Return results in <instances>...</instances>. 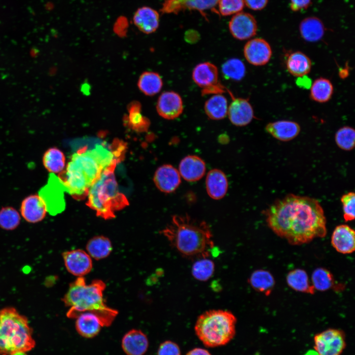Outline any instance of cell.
<instances>
[{
  "label": "cell",
  "mask_w": 355,
  "mask_h": 355,
  "mask_svg": "<svg viewBox=\"0 0 355 355\" xmlns=\"http://www.w3.org/2000/svg\"><path fill=\"white\" fill-rule=\"evenodd\" d=\"M248 280L254 289L267 296L270 295L275 285V280L272 275L269 271L263 269L254 271Z\"/></svg>",
  "instance_id": "obj_31"
},
{
  "label": "cell",
  "mask_w": 355,
  "mask_h": 355,
  "mask_svg": "<svg viewBox=\"0 0 355 355\" xmlns=\"http://www.w3.org/2000/svg\"><path fill=\"white\" fill-rule=\"evenodd\" d=\"M118 163L116 159L113 160L91 186L87 194L86 205L105 219L114 218L115 212L129 205L125 195L119 191L115 178L114 170Z\"/></svg>",
  "instance_id": "obj_5"
},
{
  "label": "cell",
  "mask_w": 355,
  "mask_h": 355,
  "mask_svg": "<svg viewBox=\"0 0 355 355\" xmlns=\"http://www.w3.org/2000/svg\"><path fill=\"white\" fill-rule=\"evenodd\" d=\"M314 343L318 355H341L346 346V335L341 329L329 328L316 334Z\"/></svg>",
  "instance_id": "obj_9"
},
{
  "label": "cell",
  "mask_w": 355,
  "mask_h": 355,
  "mask_svg": "<svg viewBox=\"0 0 355 355\" xmlns=\"http://www.w3.org/2000/svg\"><path fill=\"white\" fill-rule=\"evenodd\" d=\"M42 162L44 167L51 174H60L65 169V155L57 147L47 149L43 155Z\"/></svg>",
  "instance_id": "obj_29"
},
{
  "label": "cell",
  "mask_w": 355,
  "mask_h": 355,
  "mask_svg": "<svg viewBox=\"0 0 355 355\" xmlns=\"http://www.w3.org/2000/svg\"><path fill=\"white\" fill-rule=\"evenodd\" d=\"M228 180L224 173L218 169L211 170L206 177V187L209 196L215 200L222 198L228 189Z\"/></svg>",
  "instance_id": "obj_25"
},
{
  "label": "cell",
  "mask_w": 355,
  "mask_h": 355,
  "mask_svg": "<svg viewBox=\"0 0 355 355\" xmlns=\"http://www.w3.org/2000/svg\"><path fill=\"white\" fill-rule=\"evenodd\" d=\"M156 109L162 118L168 120L174 119L178 117L183 111L182 99L175 92H164L158 98Z\"/></svg>",
  "instance_id": "obj_17"
},
{
  "label": "cell",
  "mask_w": 355,
  "mask_h": 355,
  "mask_svg": "<svg viewBox=\"0 0 355 355\" xmlns=\"http://www.w3.org/2000/svg\"><path fill=\"white\" fill-rule=\"evenodd\" d=\"M222 71L225 77L234 80H240L245 76L246 67L243 62L238 59H231L222 66Z\"/></svg>",
  "instance_id": "obj_38"
},
{
  "label": "cell",
  "mask_w": 355,
  "mask_h": 355,
  "mask_svg": "<svg viewBox=\"0 0 355 355\" xmlns=\"http://www.w3.org/2000/svg\"><path fill=\"white\" fill-rule=\"evenodd\" d=\"M204 161L196 155H188L183 158L179 165V173L187 181L193 182L201 179L205 175Z\"/></svg>",
  "instance_id": "obj_22"
},
{
  "label": "cell",
  "mask_w": 355,
  "mask_h": 355,
  "mask_svg": "<svg viewBox=\"0 0 355 355\" xmlns=\"http://www.w3.org/2000/svg\"><path fill=\"white\" fill-rule=\"evenodd\" d=\"M219 0H165L161 11L165 14H175L185 10H196L203 14L204 11L214 10Z\"/></svg>",
  "instance_id": "obj_12"
},
{
  "label": "cell",
  "mask_w": 355,
  "mask_h": 355,
  "mask_svg": "<svg viewBox=\"0 0 355 355\" xmlns=\"http://www.w3.org/2000/svg\"><path fill=\"white\" fill-rule=\"evenodd\" d=\"M312 282L315 289L321 291L328 290L335 285L331 273L323 268H318L313 271Z\"/></svg>",
  "instance_id": "obj_35"
},
{
  "label": "cell",
  "mask_w": 355,
  "mask_h": 355,
  "mask_svg": "<svg viewBox=\"0 0 355 355\" xmlns=\"http://www.w3.org/2000/svg\"><path fill=\"white\" fill-rule=\"evenodd\" d=\"M13 355H25V354L24 353H17V354H14Z\"/></svg>",
  "instance_id": "obj_50"
},
{
  "label": "cell",
  "mask_w": 355,
  "mask_h": 355,
  "mask_svg": "<svg viewBox=\"0 0 355 355\" xmlns=\"http://www.w3.org/2000/svg\"><path fill=\"white\" fill-rule=\"evenodd\" d=\"M157 355H181V352L178 344L168 340L160 345L157 351Z\"/></svg>",
  "instance_id": "obj_43"
},
{
  "label": "cell",
  "mask_w": 355,
  "mask_h": 355,
  "mask_svg": "<svg viewBox=\"0 0 355 355\" xmlns=\"http://www.w3.org/2000/svg\"><path fill=\"white\" fill-rule=\"evenodd\" d=\"M318 355L317 353L316 352H314L313 351H310L308 352L305 355Z\"/></svg>",
  "instance_id": "obj_49"
},
{
  "label": "cell",
  "mask_w": 355,
  "mask_h": 355,
  "mask_svg": "<svg viewBox=\"0 0 355 355\" xmlns=\"http://www.w3.org/2000/svg\"><path fill=\"white\" fill-rule=\"evenodd\" d=\"M289 1L290 9L295 12L306 9L312 3V0H289Z\"/></svg>",
  "instance_id": "obj_44"
},
{
  "label": "cell",
  "mask_w": 355,
  "mask_h": 355,
  "mask_svg": "<svg viewBox=\"0 0 355 355\" xmlns=\"http://www.w3.org/2000/svg\"><path fill=\"white\" fill-rule=\"evenodd\" d=\"M228 104L226 98L222 94H215L205 103V111L213 120L223 119L227 115Z\"/></svg>",
  "instance_id": "obj_28"
},
{
  "label": "cell",
  "mask_w": 355,
  "mask_h": 355,
  "mask_svg": "<svg viewBox=\"0 0 355 355\" xmlns=\"http://www.w3.org/2000/svg\"><path fill=\"white\" fill-rule=\"evenodd\" d=\"M170 244L181 255L208 257L214 247L209 225L187 215H175L161 231Z\"/></svg>",
  "instance_id": "obj_3"
},
{
  "label": "cell",
  "mask_w": 355,
  "mask_h": 355,
  "mask_svg": "<svg viewBox=\"0 0 355 355\" xmlns=\"http://www.w3.org/2000/svg\"><path fill=\"white\" fill-rule=\"evenodd\" d=\"M139 104H134L129 108V125L134 130L139 132L146 131L150 124L149 120L140 112Z\"/></svg>",
  "instance_id": "obj_40"
},
{
  "label": "cell",
  "mask_w": 355,
  "mask_h": 355,
  "mask_svg": "<svg viewBox=\"0 0 355 355\" xmlns=\"http://www.w3.org/2000/svg\"><path fill=\"white\" fill-rule=\"evenodd\" d=\"M65 266L68 271L78 277L89 273L92 269L91 256L81 249L66 251L62 253Z\"/></svg>",
  "instance_id": "obj_14"
},
{
  "label": "cell",
  "mask_w": 355,
  "mask_h": 355,
  "mask_svg": "<svg viewBox=\"0 0 355 355\" xmlns=\"http://www.w3.org/2000/svg\"><path fill=\"white\" fill-rule=\"evenodd\" d=\"M349 75L348 69H342L339 71V76L342 78H345Z\"/></svg>",
  "instance_id": "obj_48"
},
{
  "label": "cell",
  "mask_w": 355,
  "mask_h": 355,
  "mask_svg": "<svg viewBox=\"0 0 355 355\" xmlns=\"http://www.w3.org/2000/svg\"><path fill=\"white\" fill-rule=\"evenodd\" d=\"M133 22L142 32L149 34L154 32L159 25V14L151 7L143 6L138 8L134 13Z\"/></svg>",
  "instance_id": "obj_23"
},
{
  "label": "cell",
  "mask_w": 355,
  "mask_h": 355,
  "mask_svg": "<svg viewBox=\"0 0 355 355\" xmlns=\"http://www.w3.org/2000/svg\"><path fill=\"white\" fill-rule=\"evenodd\" d=\"M263 213L268 227L292 245L324 237L327 232L324 211L316 199L293 194L277 200Z\"/></svg>",
  "instance_id": "obj_1"
},
{
  "label": "cell",
  "mask_w": 355,
  "mask_h": 355,
  "mask_svg": "<svg viewBox=\"0 0 355 355\" xmlns=\"http://www.w3.org/2000/svg\"><path fill=\"white\" fill-rule=\"evenodd\" d=\"M299 32L305 40L315 42L321 39L325 32V27L319 18L310 16L304 19L299 25Z\"/></svg>",
  "instance_id": "obj_27"
},
{
  "label": "cell",
  "mask_w": 355,
  "mask_h": 355,
  "mask_svg": "<svg viewBox=\"0 0 355 355\" xmlns=\"http://www.w3.org/2000/svg\"><path fill=\"white\" fill-rule=\"evenodd\" d=\"M310 96L315 102L324 103L329 101L333 94L332 82L327 78L320 77L316 79L310 87Z\"/></svg>",
  "instance_id": "obj_33"
},
{
  "label": "cell",
  "mask_w": 355,
  "mask_h": 355,
  "mask_svg": "<svg viewBox=\"0 0 355 355\" xmlns=\"http://www.w3.org/2000/svg\"><path fill=\"white\" fill-rule=\"evenodd\" d=\"M226 91L232 98L227 111L230 121L236 126L247 125L254 117L253 109L248 99L235 97L228 89Z\"/></svg>",
  "instance_id": "obj_15"
},
{
  "label": "cell",
  "mask_w": 355,
  "mask_h": 355,
  "mask_svg": "<svg viewBox=\"0 0 355 355\" xmlns=\"http://www.w3.org/2000/svg\"><path fill=\"white\" fill-rule=\"evenodd\" d=\"M64 187L58 177L51 174L47 183L38 194L44 200L47 212L52 215L61 213L65 208Z\"/></svg>",
  "instance_id": "obj_10"
},
{
  "label": "cell",
  "mask_w": 355,
  "mask_h": 355,
  "mask_svg": "<svg viewBox=\"0 0 355 355\" xmlns=\"http://www.w3.org/2000/svg\"><path fill=\"white\" fill-rule=\"evenodd\" d=\"M245 5L253 10H261L268 4L269 0H244Z\"/></svg>",
  "instance_id": "obj_45"
},
{
  "label": "cell",
  "mask_w": 355,
  "mask_h": 355,
  "mask_svg": "<svg viewBox=\"0 0 355 355\" xmlns=\"http://www.w3.org/2000/svg\"><path fill=\"white\" fill-rule=\"evenodd\" d=\"M36 342L28 319L14 308L0 310V354L13 355L32 350Z\"/></svg>",
  "instance_id": "obj_6"
},
{
  "label": "cell",
  "mask_w": 355,
  "mask_h": 355,
  "mask_svg": "<svg viewBox=\"0 0 355 355\" xmlns=\"http://www.w3.org/2000/svg\"><path fill=\"white\" fill-rule=\"evenodd\" d=\"M186 355H211L206 349L196 348L189 351Z\"/></svg>",
  "instance_id": "obj_47"
},
{
  "label": "cell",
  "mask_w": 355,
  "mask_h": 355,
  "mask_svg": "<svg viewBox=\"0 0 355 355\" xmlns=\"http://www.w3.org/2000/svg\"><path fill=\"white\" fill-rule=\"evenodd\" d=\"M265 130L274 138L282 142H287L299 135L300 126L296 122L281 120L268 123L265 126Z\"/></svg>",
  "instance_id": "obj_21"
},
{
  "label": "cell",
  "mask_w": 355,
  "mask_h": 355,
  "mask_svg": "<svg viewBox=\"0 0 355 355\" xmlns=\"http://www.w3.org/2000/svg\"><path fill=\"white\" fill-rule=\"evenodd\" d=\"M214 271L213 262L208 257L200 258L193 264L191 273L193 277L200 281H206L211 278Z\"/></svg>",
  "instance_id": "obj_36"
},
{
  "label": "cell",
  "mask_w": 355,
  "mask_h": 355,
  "mask_svg": "<svg viewBox=\"0 0 355 355\" xmlns=\"http://www.w3.org/2000/svg\"><path fill=\"white\" fill-rule=\"evenodd\" d=\"M288 285L295 291L314 294L315 288L310 283L306 272L301 269H295L290 271L286 276Z\"/></svg>",
  "instance_id": "obj_32"
},
{
  "label": "cell",
  "mask_w": 355,
  "mask_h": 355,
  "mask_svg": "<svg viewBox=\"0 0 355 355\" xmlns=\"http://www.w3.org/2000/svg\"><path fill=\"white\" fill-rule=\"evenodd\" d=\"M333 247L343 254L353 252L355 248V232L354 229L346 224L337 226L331 238Z\"/></svg>",
  "instance_id": "obj_19"
},
{
  "label": "cell",
  "mask_w": 355,
  "mask_h": 355,
  "mask_svg": "<svg viewBox=\"0 0 355 355\" xmlns=\"http://www.w3.org/2000/svg\"><path fill=\"white\" fill-rule=\"evenodd\" d=\"M244 0H219L218 11L222 16H229L242 11L244 6Z\"/></svg>",
  "instance_id": "obj_41"
},
{
  "label": "cell",
  "mask_w": 355,
  "mask_h": 355,
  "mask_svg": "<svg viewBox=\"0 0 355 355\" xmlns=\"http://www.w3.org/2000/svg\"><path fill=\"white\" fill-rule=\"evenodd\" d=\"M115 159L111 150L101 144L82 147L73 153L58 176L65 191L76 200L84 199L91 186Z\"/></svg>",
  "instance_id": "obj_2"
},
{
  "label": "cell",
  "mask_w": 355,
  "mask_h": 355,
  "mask_svg": "<svg viewBox=\"0 0 355 355\" xmlns=\"http://www.w3.org/2000/svg\"><path fill=\"white\" fill-rule=\"evenodd\" d=\"M335 141L337 146L341 149L352 150L355 145V129L347 126L340 128L335 133Z\"/></svg>",
  "instance_id": "obj_39"
},
{
  "label": "cell",
  "mask_w": 355,
  "mask_h": 355,
  "mask_svg": "<svg viewBox=\"0 0 355 355\" xmlns=\"http://www.w3.org/2000/svg\"><path fill=\"white\" fill-rule=\"evenodd\" d=\"M229 29L236 39L241 40L250 39L257 33V22L251 14L241 11L231 18L229 23Z\"/></svg>",
  "instance_id": "obj_11"
},
{
  "label": "cell",
  "mask_w": 355,
  "mask_h": 355,
  "mask_svg": "<svg viewBox=\"0 0 355 355\" xmlns=\"http://www.w3.org/2000/svg\"><path fill=\"white\" fill-rule=\"evenodd\" d=\"M296 84L298 86L304 89H309L312 84V80L306 75L298 77L296 80Z\"/></svg>",
  "instance_id": "obj_46"
},
{
  "label": "cell",
  "mask_w": 355,
  "mask_h": 355,
  "mask_svg": "<svg viewBox=\"0 0 355 355\" xmlns=\"http://www.w3.org/2000/svg\"><path fill=\"white\" fill-rule=\"evenodd\" d=\"M192 76L194 82L202 89V95L222 94L227 89L219 82L217 67L210 62L196 65Z\"/></svg>",
  "instance_id": "obj_8"
},
{
  "label": "cell",
  "mask_w": 355,
  "mask_h": 355,
  "mask_svg": "<svg viewBox=\"0 0 355 355\" xmlns=\"http://www.w3.org/2000/svg\"><path fill=\"white\" fill-rule=\"evenodd\" d=\"M237 319L231 312L210 310L200 315L194 330L198 338L207 347L224 346L230 342L236 333Z\"/></svg>",
  "instance_id": "obj_7"
},
{
  "label": "cell",
  "mask_w": 355,
  "mask_h": 355,
  "mask_svg": "<svg viewBox=\"0 0 355 355\" xmlns=\"http://www.w3.org/2000/svg\"><path fill=\"white\" fill-rule=\"evenodd\" d=\"M21 215L13 207L7 206L0 209V227L6 230H13L20 224Z\"/></svg>",
  "instance_id": "obj_37"
},
{
  "label": "cell",
  "mask_w": 355,
  "mask_h": 355,
  "mask_svg": "<svg viewBox=\"0 0 355 355\" xmlns=\"http://www.w3.org/2000/svg\"><path fill=\"white\" fill-rule=\"evenodd\" d=\"M75 319L76 331L80 336L86 338L96 336L104 326L98 317L91 312L80 313Z\"/></svg>",
  "instance_id": "obj_24"
},
{
  "label": "cell",
  "mask_w": 355,
  "mask_h": 355,
  "mask_svg": "<svg viewBox=\"0 0 355 355\" xmlns=\"http://www.w3.org/2000/svg\"><path fill=\"white\" fill-rule=\"evenodd\" d=\"M247 61L255 66H264L270 60L272 51L270 44L264 39L257 37L249 40L244 48Z\"/></svg>",
  "instance_id": "obj_13"
},
{
  "label": "cell",
  "mask_w": 355,
  "mask_h": 355,
  "mask_svg": "<svg viewBox=\"0 0 355 355\" xmlns=\"http://www.w3.org/2000/svg\"><path fill=\"white\" fill-rule=\"evenodd\" d=\"M343 206V217L345 221H350L355 219V194L350 192L343 195L341 198Z\"/></svg>",
  "instance_id": "obj_42"
},
{
  "label": "cell",
  "mask_w": 355,
  "mask_h": 355,
  "mask_svg": "<svg viewBox=\"0 0 355 355\" xmlns=\"http://www.w3.org/2000/svg\"></svg>",
  "instance_id": "obj_51"
},
{
  "label": "cell",
  "mask_w": 355,
  "mask_h": 355,
  "mask_svg": "<svg viewBox=\"0 0 355 355\" xmlns=\"http://www.w3.org/2000/svg\"><path fill=\"white\" fill-rule=\"evenodd\" d=\"M149 345L147 336L141 330L132 329L123 336L121 341L123 351L127 355H143Z\"/></svg>",
  "instance_id": "obj_20"
},
{
  "label": "cell",
  "mask_w": 355,
  "mask_h": 355,
  "mask_svg": "<svg viewBox=\"0 0 355 355\" xmlns=\"http://www.w3.org/2000/svg\"><path fill=\"white\" fill-rule=\"evenodd\" d=\"M105 283L95 280L87 284L83 277H78L69 286L62 299L69 307L67 316L75 319L80 313L89 312L96 315L104 326H110L118 314V311L106 304L104 298Z\"/></svg>",
  "instance_id": "obj_4"
},
{
  "label": "cell",
  "mask_w": 355,
  "mask_h": 355,
  "mask_svg": "<svg viewBox=\"0 0 355 355\" xmlns=\"http://www.w3.org/2000/svg\"><path fill=\"white\" fill-rule=\"evenodd\" d=\"M285 62L288 72L297 77L307 75L312 68V62L310 58L299 51L289 53Z\"/></svg>",
  "instance_id": "obj_26"
},
{
  "label": "cell",
  "mask_w": 355,
  "mask_h": 355,
  "mask_svg": "<svg viewBox=\"0 0 355 355\" xmlns=\"http://www.w3.org/2000/svg\"><path fill=\"white\" fill-rule=\"evenodd\" d=\"M153 180L158 189L164 193H169L175 191L179 186L180 175L173 166L166 164L157 169Z\"/></svg>",
  "instance_id": "obj_18"
},
{
  "label": "cell",
  "mask_w": 355,
  "mask_h": 355,
  "mask_svg": "<svg viewBox=\"0 0 355 355\" xmlns=\"http://www.w3.org/2000/svg\"><path fill=\"white\" fill-rule=\"evenodd\" d=\"M138 84L139 88L143 94L151 96L160 92L163 86V81L158 73L145 71L140 76Z\"/></svg>",
  "instance_id": "obj_34"
},
{
  "label": "cell",
  "mask_w": 355,
  "mask_h": 355,
  "mask_svg": "<svg viewBox=\"0 0 355 355\" xmlns=\"http://www.w3.org/2000/svg\"><path fill=\"white\" fill-rule=\"evenodd\" d=\"M112 249L111 241L104 236H97L92 238L86 245L87 253L91 257L97 260L107 257Z\"/></svg>",
  "instance_id": "obj_30"
},
{
  "label": "cell",
  "mask_w": 355,
  "mask_h": 355,
  "mask_svg": "<svg viewBox=\"0 0 355 355\" xmlns=\"http://www.w3.org/2000/svg\"><path fill=\"white\" fill-rule=\"evenodd\" d=\"M20 211L24 219L32 223L42 221L48 213L46 204L39 194L25 197L21 203Z\"/></svg>",
  "instance_id": "obj_16"
}]
</instances>
